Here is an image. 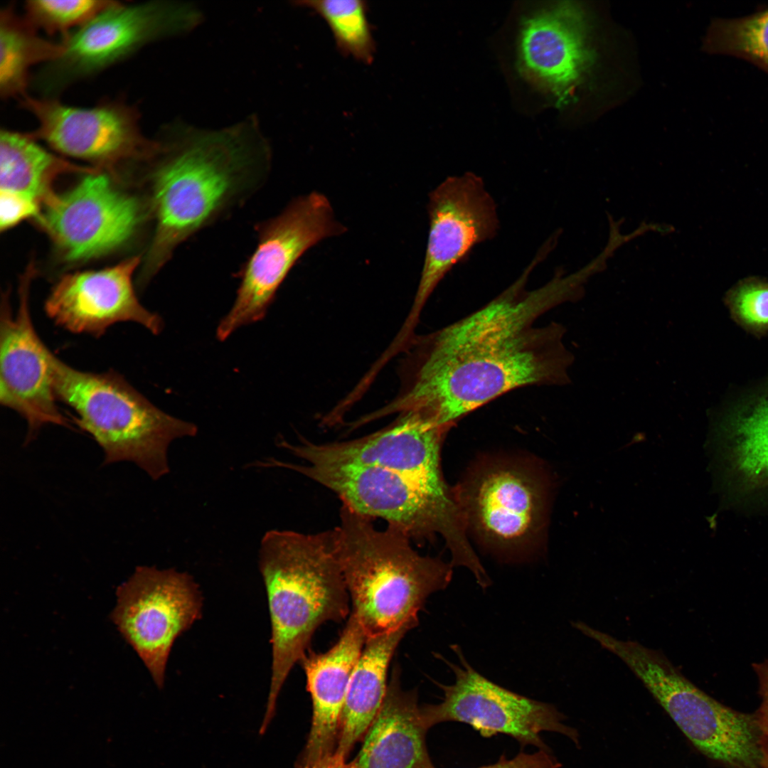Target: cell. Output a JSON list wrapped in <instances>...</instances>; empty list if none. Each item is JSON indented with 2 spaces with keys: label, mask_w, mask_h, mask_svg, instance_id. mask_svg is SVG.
<instances>
[{
  "label": "cell",
  "mask_w": 768,
  "mask_h": 768,
  "mask_svg": "<svg viewBox=\"0 0 768 768\" xmlns=\"http://www.w3.org/2000/svg\"><path fill=\"white\" fill-rule=\"evenodd\" d=\"M545 253L538 250L506 289L466 316L410 342L404 390L385 413L412 411L451 428L471 412L519 388L562 383L570 356L558 324H535L559 304L554 281L528 290Z\"/></svg>",
  "instance_id": "1"
},
{
  "label": "cell",
  "mask_w": 768,
  "mask_h": 768,
  "mask_svg": "<svg viewBox=\"0 0 768 768\" xmlns=\"http://www.w3.org/2000/svg\"><path fill=\"white\" fill-rule=\"evenodd\" d=\"M161 131L152 174L156 228L145 261L146 281L181 242L251 193L270 159L254 117L220 130L176 120Z\"/></svg>",
  "instance_id": "2"
},
{
  "label": "cell",
  "mask_w": 768,
  "mask_h": 768,
  "mask_svg": "<svg viewBox=\"0 0 768 768\" xmlns=\"http://www.w3.org/2000/svg\"><path fill=\"white\" fill-rule=\"evenodd\" d=\"M258 563L271 624V678L262 720L268 726L283 685L310 650L317 629L348 619L351 603L334 530H269L260 542Z\"/></svg>",
  "instance_id": "3"
},
{
  "label": "cell",
  "mask_w": 768,
  "mask_h": 768,
  "mask_svg": "<svg viewBox=\"0 0 768 768\" xmlns=\"http://www.w3.org/2000/svg\"><path fill=\"white\" fill-rule=\"evenodd\" d=\"M371 520L342 506L334 529L350 614L367 639L415 627L427 597L445 589L452 576L451 564L420 555L405 533L390 526L378 530Z\"/></svg>",
  "instance_id": "4"
},
{
  "label": "cell",
  "mask_w": 768,
  "mask_h": 768,
  "mask_svg": "<svg viewBox=\"0 0 768 768\" xmlns=\"http://www.w3.org/2000/svg\"><path fill=\"white\" fill-rule=\"evenodd\" d=\"M51 366L56 399L75 412V422L102 448L105 464L131 462L158 480L170 471V444L197 434L196 425L164 412L114 370H80L53 353Z\"/></svg>",
  "instance_id": "5"
},
{
  "label": "cell",
  "mask_w": 768,
  "mask_h": 768,
  "mask_svg": "<svg viewBox=\"0 0 768 768\" xmlns=\"http://www.w3.org/2000/svg\"><path fill=\"white\" fill-rule=\"evenodd\" d=\"M272 467L295 471L335 493L343 506L368 518H380L410 539L441 535L452 564L475 576L484 568L466 537L455 495L442 496L396 471L375 466L314 465L275 459Z\"/></svg>",
  "instance_id": "6"
},
{
  "label": "cell",
  "mask_w": 768,
  "mask_h": 768,
  "mask_svg": "<svg viewBox=\"0 0 768 768\" xmlns=\"http://www.w3.org/2000/svg\"><path fill=\"white\" fill-rule=\"evenodd\" d=\"M617 656L706 757L727 768H768V744L754 714L735 710L688 680L658 650L611 637Z\"/></svg>",
  "instance_id": "7"
},
{
  "label": "cell",
  "mask_w": 768,
  "mask_h": 768,
  "mask_svg": "<svg viewBox=\"0 0 768 768\" xmlns=\"http://www.w3.org/2000/svg\"><path fill=\"white\" fill-rule=\"evenodd\" d=\"M202 17L196 6L186 3L117 1L62 38V55L38 75L36 86L45 95L55 93L118 63L147 43L188 33Z\"/></svg>",
  "instance_id": "8"
},
{
  "label": "cell",
  "mask_w": 768,
  "mask_h": 768,
  "mask_svg": "<svg viewBox=\"0 0 768 768\" xmlns=\"http://www.w3.org/2000/svg\"><path fill=\"white\" fill-rule=\"evenodd\" d=\"M258 242L240 272L235 302L217 328L224 341L235 330L264 318L275 293L299 257L326 238L342 234L326 197H298L278 215L257 225Z\"/></svg>",
  "instance_id": "9"
},
{
  "label": "cell",
  "mask_w": 768,
  "mask_h": 768,
  "mask_svg": "<svg viewBox=\"0 0 768 768\" xmlns=\"http://www.w3.org/2000/svg\"><path fill=\"white\" fill-rule=\"evenodd\" d=\"M528 466L493 459L474 467L454 490L466 529L504 554L528 550L545 529L548 490Z\"/></svg>",
  "instance_id": "10"
},
{
  "label": "cell",
  "mask_w": 768,
  "mask_h": 768,
  "mask_svg": "<svg viewBox=\"0 0 768 768\" xmlns=\"http://www.w3.org/2000/svg\"><path fill=\"white\" fill-rule=\"evenodd\" d=\"M115 594L110 619L161 689L175 641L201 618L199 585L185 572L138 566Z\"/></svg>",
  "instance_id": "11"
},
{
  "label": "cell",
  "mask_w": 768,
  "mask_h": 768,
  "mask_svg": "<svg viewBox=\"0 0 768 768\" xmlns=\"http://www.w3.org/2000/svg\"><path fill=\"white\" fill-rule=\"evenodd\" d=\"M452 649L458 663L445 661L454 676L450 685L437 683L444 693L441 703L421 707L429 728L442 722L471 725L483 737L509 735L522 746L548 750L540 737L543 731L557 732L577 742V733L562 723V715L552 705L511 691L477 672L466 660L461 649Z\"/></svg>",
  "instance_id": "12"
},
{
  "label": "cell",
  "mask_w": 768,
  "mask_h": 768,
  "mask_svg": "<svg viewBox=\"0 0 768 768\" xmlns=\"http://www.w3.org/2000/svg\"><path fill=\"white\" fill-rule=\"evenodd\" d=\"M429 235L424 265L412 309L399 334L411 338L420 313L446 274L499 228L497 206L480 176L447 177L429 195Z\"/></svg>",
  "instance_id": "13"
},
{
  "label": "cell",
  "mask_w": 768,
  "mask_h": 768,
  "mask_svg": "<svg viewBox=\"0 0 768 768\" xmlns=\"http://www.w3.org/2000/svg\"><path fill=\"white\" fill-rule=\"evenodd\" d=\"M20 102L37 120L32 137L63 154L110 167L149 160L158 149V141L143 134L137 108L119 100L78 107L27 95Z\"/></svg>",
  "instance_id": "14"
},
{
  "label": "cell",
  "mask_w": 768,
  "mask_h": 768,
  "mask_svg": "<svg viewBox=\"0 0 768 768\" xmlns=\"http://www.w3.org/2000/svg\"><path fill=\"white\" fill-rule=\"evenodd\" d=\"M450 428L412 411L400 413L390 425L367 436L316 444L284 439L279 446L314 465L375 466L400 473L442 496H453L443 478L440 448Z\"/></svg>",
  "instance_id": "15"
},
{
  "label": "cell",
  "mask_w": 768,
  "mask_h": 768,
  "mask_svg": "<svg viewBox=\"0 0 768 768\" xmlns=\"http://www.w3.org/2000/svg\"><path fill=\"white\" fill-rule=\"evenodd\" d=\"M43 205L40 223L68 262L96 257L123 245L142 217L137 199L95 171Z\"/></svg>",
  "instance_id": "16"
},
{
  "label": "cell",
  "mask_w": 768,
  "mask_h": 768,
  "mask_svg": "<svg viewBox=\"0 0 768 768\" xmlns=\"http://www.w3.org/2000/svg\"><path fill=\"white\" fill-rule=\"evenodd\" d=\"M32 270L29 267L21 278L16 311L13 312L6 293L2 296L0 313V403L26 421V442L34 439L45 425L71 427V420L56 404L53 353L38 335L31 319Z\"/></svg>",
  "instance_id": "17"
},
{
  "label": "cell",
  "mask_w": 768,
  "mask_h": 768,
  "mask_svg": "<svg viewBox=\"0 0 768 768\" xmlns=\"http://www.w3.org/2000/svg\"><path fill=\"white\" fill-rule=\"evenodd\" d=\"M139 264L134 257L111 267L64 275L46 299V314L65 330L95 337L121 321L138 323L158 334L161 319L140 304L133 287Z\"/></svg>",
  "instance_id": "18"
},
{
  "label": "cell",
  "mask_w": 768,
  "mask_h": 768,
  "mask_svg": "<svg viewBox=\"0 0 768 768\" xmlns=\"http://www.w3.org/2000/svg\"><path fill=\"white\" fill-rule=\"evenodd\" d=\"M592 59L585 18L575 4L562 3L523 23L519 41L521 68L558 104L568 103Z\"/></svg>",
  "instance_id": "19"
},
{
  "label": "cell",
  "mask_w": 768,
  "mask_h": 768,
  "mask_svg": "<svg viewBox=\"0 0 768 768\" xmlns=\"http://www.w3.org/2000/svg\"><path fill=\"white\" fill-rule=\"evenodd\" d=\"M367 637L351 614L336 642L323 653L309 650L299 662L312 700V721L297 764L312 763L336 749L348 685Z\"/></svg>",
  "instance_id": "20"
},
{
  "label": "cell",
  "mask_w": 768,
  "mask_h": 768,
  "mask_svg": "<svg viewBox=\"0 0 768 768\" xmlns=\"http://www.w3.org/2000/svg\"><path fill=\"white\" fill-rule=\"evenodd\" d=\"M383 703L353 761L356 768H434L425 736L428 726L415 690H404L400 670L392 671Z\"/></svg>",
  "instance_id": "21"
},
{
  "label": "cell",
  "mask_w": 768,
  "mask_h": 768,
  "mask_svg": "<svg viewBox=\"0 0 768 768\" xmlns=\"http://www.w3.org/2000/svg\"><path fill=\"white\" fill-rule=\"evenodd\" d=\"M412 628L405 625L367 639L348 685L335 751L338 755L346 759L374 720L386 695L392 658Z\"/></svg>",
  "instance_id": "22"
},
{
  "label": "cell",
  "mask_w": 768,
  "mask_h": 768,
  "mask_svg": "<svg viewBox=\"0 0 768 768\" xmlns=\"http://www.w3.org/2000/svg\"><path fill=\"white\" fill-rule=\"evenodd\" d=\"M721 434L731 469L746 489H768V380L736 400Z\"/></svg>",
  "instance_id": "23"
},
{
  "label": "cell",
  "mask_w": 768,
  "mask_h": 768,
  "mask_svg": "<svg viewBox=\"0 0 768 768\" xmlns=\"http://www.w3.org/2000/svg\"><path fill=\"white\" fill-rule=\"evenodd\" d=\"M90 172L48 151L30 132L0 131V188L43 204L55 193L52 183L65 171Z\"/></svg>",
  "instance_id": "24"
},
{
  "label": "cell",
  "mask_w": 768,
  "mask_h": 768,
  "mask_svg": "<svg viewBox=\"0 0 768 768\" xmlns=\"http://www.w3.org/2000/svg\"><path fill=\"white\" fill-rule=\"evenodd\" d=\"M63 52L61 42L40 36L38 30L14 6L0 11V95L3 99L27 95L29 70L40 63L47 64Z\"/></svg>",
  "instance_id": "25"
},
{
  "label": "cell",
  "mask_w": 768,
  "mask_h": 768,
  "mask_svg": "<svg viewBox=\"0 0 768 768\" xmlns=\"http://www.w3.org/2000/svg\"><path fill=\"white\" fill-rule=\"evenodd\" d=\"M312 9L327 23L341 53L363 63H370L375 42L362 0H305L295 4Z\"/></svg>",
  "instance_id": "26"
},
{
  "label": "cell",
  "mask_w": 768,
  "mask_h": 768,
  "mask_svg": "<svg viewBox=\"0 0 768 768\" xmlns=\"http://www.w3.org/2000/svg\"><path fill=\"white\" fill-rule=\"evenodd\" d=\"M704 48L745 59L768 73V8L745 17L715 19Z\"/></svg>",
  "instance_id": "27"
},
{
  "label": "cell",
  "mask_w": 768,
  "mask_h": 768,
  "mask_svg": "<svg viewBox=\"0 0 768 768\" xmlns=\"http://www.w3.org/2000/svg\"><path fill=\"white\" fill-rule=\"evenodd\" d=\"M116 2L28 0L24 5V16L37 30L41 29L48 35L59 33L63 38L71 33L70 29L82 27Z\"/></svg>",
  "instance_id": "28"
},
{
  "label": "cell",
  "mask_w": 768,
  "mask_h": 768,
  "mask_svg": "<svg viewBox=\"0 0 768 768\" xmlns=\"http://www.w3.org/2000/svg\"><path fill=\"white\" fill-rule=\"evenodd\" d=\"M725 302L733 320L745 331L756 336L768 333V282L743 279L727 292Z\"/></svg>",
  "instance_id": "29"
},
{
  "label": "cell",
  "mask_w": 768,
  "mask_h": 768,
  "mask_svg": "<svg viewBox=\"0 0 768 768\" xmlns=\"http://www.w3.org/2000/svg\"><path fill=\"white\" fill-rule=\"evenodd\" d=\"M38 203L20 193L1 190L0 228L6 230L23 219L37 215Z\"/></svg>",
  "instance_id": "30"
},
{
  "label": "cell",
  "mask_w": 768,
  "mask_h": 768,
  "mask_svg": "<svg viewBox=\"0 0 768 768\" xmlns=\"http://www.w3.org/2000/svg\"><path fill=\"white\" fill-rule=\"evenodd\" d=\"M560 767V763L549 751L540 750L533 754L520 752L511 759L502 756L497 762L478 768H559Z\"/></svg>",
  "instance_id": "31"
},
{
  "label": "cell",
  "mask_w": 768,
  "mask_h": 768,
  "mask_svg": "<svg viewBox=\"0 0 768 768\" xmlns=\"http://www.w3.org/2000/svg\"><path fill=\"white\" fill-rule=\"evenodd\" d=\"M759 681L761 704L755 715L768 744V659L752 664Z\"/></svg>",
  "instance_id": "32"
},
{
  "label": "cell",
  "mask_w": 768,
  "mask_h": 768,
  "mask_svg": "<svg viewBox=\"0 0 768 768\" xmlns=\"http://www.w3.org/2000/svg\"><path fill=\"white\" fill-rule=\"evenodd\" d=\"M296 768H356L353 762H346V759L335 752L309 764H297Z\"/></svg>",
  "instance_id": "33"
}]
</instances>
